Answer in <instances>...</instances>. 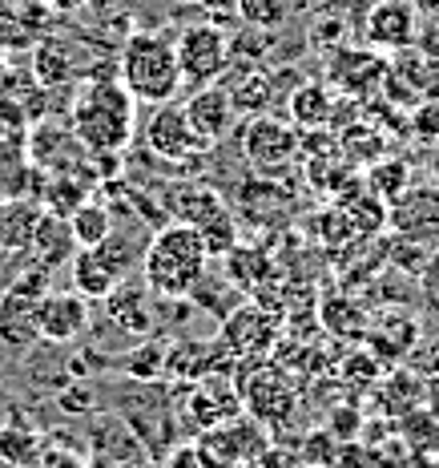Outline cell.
<instances>
[{
  "label": "cell",
  "mask_w": 439,
  "mask_h": 468,
  "mask_svg": "<svg viewBox=\"0 0 439 468\" xmlns=\"http://www.w3.org/2000/svg\"><path fill=\"white\" fill-rule=\"evenodd\" d=\"M206 271L210 250L202 234L185 222H162L141 250V279L158 299H190Z\"/></svg>",
  "instance_id": "obj_1"
},
{
  "label": "cell",
  "mask_w": 439,
  "mask_h": 468,
  "mask_svg": "<svg viewBox=\"0 0 439 468\" xmlns=\"http://www.w3.org/2000/svg\"><path fill=\"white\" fill-rule=\"evenodd\" d=\"M121 81H93L73 101V133L85 145V154H121L133 142L138 110Z\"/></svg>",
  "instance_id": "obj_2"
},
{
  "label": "cell",
  "mask_w": 439,
  "mask_h": 468,
  "mask_svg": "<svg viewBox=\"0 0 439 468\" xmlns=\"http://www.w3.org/2000/svg\"><path fill=\"white\" fill-rule=\"evenodd\" d=\"M117 81L141 105H165L182 90L178 48L165 33H130L117 57Z\"/></svg>",
  "instance_id": "obj_3"
},
{
  "label": "cell",
  "mask_w": 439,
  "mask_h": 468,
  "mask_svg": "<svg viewBox=\"0 0 439 468\" xmlns=\"http://www.w3.org/2000/svg\"><path fill=\"white\" fill-rule=\"evenodd\" d=\"M302 154V130L287 117L275 113H250L242 125V158L255 174H278Z\"/></svg>",
  "instance_id": "obj_4"
},
{
  "label": "cell",
  "mask_w": 439,
  "mask_h": 468,
  "mask_svg": "<svg viewBox=\"0 0 439 468\" xmlns=\"http://www.w3.org/2000/svg\"><path fill=\"white\" fill-rule=\"evenodd\" d=\"M145 145H150L153 158H162L165 165H178L182 174L210 150V145L193 133L185 110H182V105H173V101L153 105L150 122H145Z\"/></svg>",
  "instance_id": "obj_5"
},
{
  "label": "cell",
  "mask_w": 439,
  "mask_h": 468,
  "mask_svg": "<svg viewBox=\"0 0 439 468\" xmlns=\"http://www.w3.org/2000/svg\"><path fill=\"white\" fill-rule=\"evenodd\" d=\"M178 48V69H182V85H210L226 73L230 65V37L222 33L218 25L202 21V25H190L182 28V37L173 41Z\"/></svg>",
  "instance_id": "obj_6"
},
{
  "label": "cell",
  "mask_w": 439,
  "mask_h": 468,
  "mask_svg": "<svg viewBox=\"0 0 439 468\" xmlns=\"http://www.w3.org/2000/svg\"><path fill=\"white\" fill-rule=\"evenodd\" d=\"M387 227L392 234L419 242V247H439V186L435 182H412L395 202H387Z\"/></svg>",
  "instance_id": "obj_7"
},
{
  "label": "cell",
  "mask_w": 439,
  "mask_h": 468,
  "mask_svg": "<svg viewBox=\"0 0 439 468\" xmlns=\"http://www.w3.org/2000/svg\"><path fill=\"white\" fill-rule=\"evenodd\" d=\"M153 456L145 452L130 424L117 412H101L89 432V468H150Z\"/></svg>",
  "instance_id": "obj_8"
},
{
  "label": "cell",
  "mask_w": 439,
  "mask_h": 468,
  "mask_svg": "<svg viewBox=\"0 0 439 468\" xmlns=\"http://www.w3.org/2000/svg\"><path fill=\"white\" fill-rule=\"evenodd\" d=\"M419 339H423L419 319L407 307H399V303L379 311V315H371L367 331H363V344H367V351L379 359V364H403V359L415 351Z\"/></svg>",
  "instance_id": "obj_9"
},
{
  "label": "cell",
  "mask_w": 439,
  "mask_h": 468,
  "mask_svg": "<svg viewBox=\"0 0 439 468\" xmlns=\"http://www.w3.org/2000/svg\"><path fill=\"white\" fill-rule=\"evenodd\" d=\"M182 110H185V117H190L193 133H198L206 145L226 142V133L234 130V122H238V110H234L226 85H218V81L198 85V90L182 101Z\"/></svg>",
  "instance_id": "obj_10"
},
{
  "label": "cell",
  "mask_w": 439,
  "mask_h": 468,
  "mask_svg": "<svg viewBox=\"0 0 439 468\" xmlns=\"http://www.w3.org/2000/svg\"><path fill=\"white\" fill-rule=\"evenodd\" d=\"M41 344V299L5 287L0 295V347L25 356Z\"/></svg>",
  "instance_id": "obj_11"
},
{
  "label": "cell",
  "mask_w": 439,
  "mask_h": 468,
  "mask_svg": "<svg viewBox=\"0 0 439 468\" xmlns=\"http://www.w3.org/2000/svg\"><path fill=\"white\" fill-rule=\"evenodd\" d=\"M363 37L379 48H395V53L412 48L419 37L415 5L412 0H379V5H371L367 21H363Z\"/></svg>",
  "instance_id": "obj_12"
},
{
  "label": "cell",
  "mask_w": 439,
  "mask_h": 468,
  "mask_svg": "<svg viewBox=\"0 0 439 468\" xmlns=\"http://www.w3.org/2000/svg\"><path fill=\"white\" fill-rule=\"evenodd\" d=\"M89 299L77 295V291H48V295L41 299V339H48V344L65 347V344H77V339L89 331Z\"/></svg>",
  "instance_id": "obj_13"
},
{
  "label": "cell",
  "mask_w": 439,
  "mask_h": 468,
  "mask_svg": "<svg viewBox=\"0 0 439 468\" xmlns=\"http://www.w3.org/2000/svg\"><path fill=\"white\" fill-rule=\"evenodd\" d=\"M162 207L170 210V222H185V227H193V230L210 227L214 218H222V214H230L226 198H222L218 190L206 186V182H190V178L173 182V186L165 190Z\"/></svg>",
  "instance_id": "obj_14"
},
{
  "label": "cell",
  "mask_w": 439,
  "mask_h": 468,
  "mask_svg": "<svg viewBox=\"0 0 439 468\" xmlns=\"http://www.w3.org/2000/svg\"><path fill=\"white\" fill-rule=\"evenodd\" d=\"M153 299L158 295L141 279V282H117L101 303H105V315L121 331H130V335H153L158 331V307H153Z\"/></svg>",
  "instance_id": "obj_15"
},
{
  "label": "cell",
  "mask_w": 439,
  "mask_h": 468,
  "mask_svg": "<svg viewBox=\"0 0 439 468\" xmlns=\"http://www.w3.org/2000/svg\"><path fill=\"white\" fill-rule=\"evenodd\" d=\"M275 319L267 315V311H258V303L250 307H234L226 319H222V347L230 351V356L246 359L255 356L258 347H267L270 339H275Z\"/></svg>",
  "instance_id": "obj_16"
},
{
  "label": "cell",
  "mask_w": 439,
  "mask_h": 468,
  "mask_svg": "<svg viewBox=\"0 0 439 468\" xmlns=\"http://www.w3.org/2000/svg\"><path fill=\"white\" fill-rule=\"evenodd\" d=\"M28 255H33V262H41L45 271H57V267H65V262H73L77 239L69 230V218L57 210H45L33 230V242H28Z\"/></svg>",
  "instance_id": "obj_17"
},
{
  "label": "cell",
  "mask_w": 439,
  "mask_h": 468,
  "mask_svg": "<svg viewBox=\"0 0 439 468\" xmlns=\"http://www.w3.org/2000/svg\"><path fill=\"white\" fill-rule=\"evenodd\" d=\"M41 214H45L41 202L25 198V194L0 198V250H5V255H25Z\"/></svg>",
  "instance_id": "obj_18"
},
{
  "label": "cell",
  "mask_w": 439,
  "mask_h": 468,
  "mask_svg": "<svg viewBox=\"0 0 439 468\" xmlns=\"http://www.w3.org/2000/svg\"><path fill=\"white\" fill-rule=\"evenodd\" d=\"M69 267H73V291L77 295H85L89 303H101L117 282H121V271H117L97 247H77Z\"/></svg>",
  "instance_id": "obj_19"
},
{
  "label": "cell",
  "mask_w": 439,
  "mask_h": 468,
  "mask_svg": "<svg viewBox=\"0 0 439 468\" xmlns=\"http://www.w3.org/2000/svg\"><path fill=\"white\" fill-rule=\"evenodd\" d=\"M330 90L323 81H302L295 93L287 97V110H290V122L298 125L302 133H310V130H319V125H327L330 122Z\"/></svg>",
  "instance_id": "obj_20"
},
{
  "label": "cell",
  "mask_w": 439,
  "mask_h": 468,
  "mask_svg": "<svg viewBox=\"0 0 439 468\" xmlns=\"http://www.w3.org/2000/svg\"><path fill=\"white\" fill-rule=\"evenodd\" d=\"M65 218H69L77 247H101L113 234V210H110V202H101V198H85L81 207L73 214H65Z\"/></svg>",
  "instance_id": "obj_21"
},
{
  "label": "cell",
  "mask_w": 439,
  "mask_h": 468,
  "mask_svg": "<svg viewBox=\"0 0 439 468\" xmlns=\"http://www.w3.org/2000/svg\"><path fill=\"white\" fill-rule=\"evenodd\" d=\"M226 93H230V101L238 113H262V110H270V97H275V77L262 73V69H242V73L230 77Z\"/></svg>",
  "instance_id": "obj_22"
},
{
  "label": "cell",
  "mask_w": 439,
  "mask_h": 468,
  "mask_svg": "<svg viewBox=\"0 0 439 468\" xmlns=\"http://www.w3.org/2000/svg\"><path fill=\"white\" fill-rule=\"evenodd\" d=\"M319 319H323V327L330 331V335H339V339H363L371 315L359 307V299L335 295V299H327V303H323Z\"/></svg>",
  "instance_id": "obj_23"
},
{
  "label": "cell",
  "mask_w": 439,
  "mask_h": 468,
  "mask_svg": "<svg viewBox=\"0 0 439 468\" xmlns=\"http://www.w3.org/2000/svg\"><path fill=\"white\" fill-rule=\"evenodd\" d=\"M41 448H45L41 432H37V428H28V424H21L16 416L0 424V456H5V461H13L16 468L33 464L37 456H41Z\"/></svg>",
  "instance_id": "obj_24"
},
{
  "label": "cell",
  "mask_w": 439,
  "mask_h": 468,
  "mask_svg": "<svg viewBox=\"0 0 439 468\" xmlns=\"http://www.w3.org/2000/svg\"><path fill=\"white\" fill-rule=\"evenodd\" d=\"M165 359H170V347H165L162 339H141V344L121 359V372L130 379H138V384H158L165 376Z\"/></svg>",
  "instance_id": "obj_25"
},
{
  "label": "cell",
  "mask_w": 439,
  "mask_h": 468,
  "mask_svg": "<svg viewBox=\"0 0 439 468\" xmlns=\"http://www.w3.org/2000/svg\"><path fill=\"white\" fill-rule=\"evenodd\" d=\"M347 218H350V227H355L359 239H367V234H379V230H387V202L379 198L375 190H359V198H350L347 194Z\"/></svg>",
  "instance_id": "obj_26"
},
{
  "label": "cell",
  "mask_w": 439,
  "mask_h": 468,
  "mask_svg": "<svg viewBox=\"0 0 439 468\" xmlns=\"http://www.w3.org/2000/svg\"><path fill=\"white\" fill-rule=\"evenodd\" d=\"M412 186V165L403 158H387V162H375L367 174V190H375L383 202H395L399 194Z\"/></svg>",
  "instance_id": "obj_27"
},
{
  "label": "cell",
  "mask_w": 439,
  "mask_h": 468,
  "mask_svg": "<svg viewBox=\"0 0 439 468\" xmlns=\"http://www.w3.org/2000/svg\"><path fill=\"white\" fill-rule=\"evenodd\" d=\"M255 396H262V404H250V412L262 416V420H275L278 412H287L290 408V388L282 384L278 376H270V372H262L255 384L246 388V399H255Z\"/></svg>",
  "instance_id": "obj_28"
},
{
  "label": "cell",
  "mask_w": 439,
  "mask_h": 468,
  "mask_svg": "<svg viewBox=\"0 0 439 468\" xmlns=\"http://www.w3.org/2000/svg\"><path fill=\"white\" fill-rule=\"evenodd\" d=\"M419 299H423V307H427V315H435L439 319V247L427 255V262L419 267Z\"/></svg>",
  "instance_id": "obj_29"
},
{
  "label": "cell",
  "mask_w": 439,
  "mask_h": 468,
  "mask_svg": "<svg viewBox=\"0 0 439 468\" xmlns=\"http://www.w3.org/2000/svg\"><path fill=\"white\" fill-rule=\"evenodd\" d=\"M246 21H258L262 28H275L287 21V0H242Z\"/></svg>",
  "instance_id": "obj_30"
},
{
  "label": "cell",
  "mask_w": 439,
  "mask_h": 468,
  "mask_svg": "<svg viewBox=\"0 0 439 468\" xmlns=\"http://www.w3.org/2000/svg\"><path fill=\"white\" fill-rule=\"evenodd\" d=\"M28 468H89V461H81L77 452H65V448H57V444H45L41 456Z\"/></svg>",
  "instance_id": "obj_31"
},
{
  "label": "cell",
  "mask_w": 439,
  "mask_h": 468,
  "mask_svg": "<svg viewBox=\"0 0 439 468\" xmlns=\"http://www.w3.org/2000/svg\"><path fill=\"white\" fill-rule=\"evenodd\" d=\"M427 170H432V182L439 186V142L432 145V154H427Z\"/></svg>",
  "instance_id": "obj_32"
},
{
  "label": "cell",
  "mask_w": 439,
  "mask_h": 468,
  "mask_svg": "<svg viewBox=\"0 0 439 468\" xmlns=\"http://www.w3.org/2000/svg\"><path fill=\"white\" fill-rule=\"evenodd\" d=\"M0 468H16V464H13V461H5V456H0Z\"/></svg>",
  "instance_id": "obj_33"
},
{
  "label": "cell",
  "mask_w": 439,
  "mask_h": 468,
  "mask_svg": "<svg viewBox=\"0 0 439 468\" xmlns=\"http://www.w3.org/2000/svg\"><path fill=\"white\" fill-rule=\"evenodd\" d=\"M0 198H8V194H5V186H0Z\"/></svg>",
  "instance_id": "obj_34"
}]
</instances>
